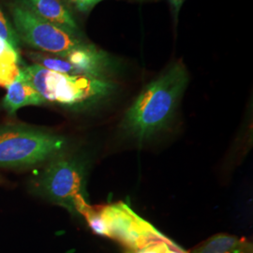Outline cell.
Segmentation results:
<instances>
[{"label": "cell", "mask_w": 253, "mask_h": 253, "mask_svg": "<svg viewBox=\"0 0 253 253\" xmlns=\"http://www.w3.org/2000/svg\"><path fill=\"white\" fill-rule=\"evenodd\" d=\"M185 1L186 0H168L169 5H170L171 9H172V16H173L175 23L177 22V18H178L181 8L184 5Z\"/></svg>", "instance_id": "cell-14"}, {"label": "cell", "mask_w": 253, "mask_h": 253, "mask_svg": "<svg viewBox=\"0 0 253 253\" xmlns=\"http://www.w3.org/2000/svg\"><path fill=\"white\" fill-rule=\"evenodd\" d=\"M59 56L71 63L77 75L111 80L117 69L113 57L89 42Z\"/></svg>", "instance_id": "cell-7"}, {"label": "cell", "mask_w": 253, "mask_h": 253, "mask_svg": "<svg viewBox=\"0 0 253 253\" xmlns=\"http://www.w3.org/2000/svg\"><path fill=\"white\" fill-rule=\"evenodd\" d=\"M37 16L65 31L81 36L80 28L67 5L62 0H17Z\"/></svg>", "instance_id": "cell-8"}, {"label": "cell", "mask_w": 253, "mask_h": 253, "mask_svg": "<svg viewBox=\"0 0 253 253\" xmlns=\"http://www.w3.org/2000/svg\"><path fill=\"white\" fill-rule=\"evenodd\" d=\"M0 37L9 42L14 48L18 49L21 43L18 35L15 31L13 25L9 22V18L6 16L5 12L0 7Z\"/></svg>", "instance_id": "cell-11"}, {"label": "cell", "mask_w": 253, "mask_h": 253, "mask_svg": "<svg viewBox=\"0 0 253 253\" xmlns=\"http://www.w3.org/2000/svg\"><path fill=\"white\" fill-rule=\"evenodd\" d=\"M46 104L45 100L35 87L25 78L23 73L16 81L7 87V93L2 100V107L9 115H14L19 109L27 106H40Z\"/></svg>", "instance_id": "cell-9"}, {"label": "cell", "mask_w": 253, "mask_h": 253, "mask_svg": "<svg viewBox=\"0 0 253 253\" xmlns=\"http://www.w3.org/2000/svg\"><path fill=\"white\" fill-rule=\"evenodd\" d=\"M86 164L63 152L47 162L35 180L38 193L69 211L84 216L90 208L86 194Z\"/></svg>", "instance_id": "cell-4"}, {"label": "cell", "mask_w": 253, "mask_h": 253, "mask_svg": "<svg viewBox=\"0 0 253 253\" xmlns=\"http://www.w3.org/2000/svg\"><path fill=\"white\" fill-rule=\"evenodd\" d=\"M66 140L25 125H0V168L29 167L62 153Z\"/></svg>", "instance_id": "cell-5"}, {"label": "cell", "mask_w": 253, "mask_h": 253, "mask_svg": "<svg viewBox=\"0 0 253 253\" xmlns=\"http://www.w3.org/2000/svg\"><path fill=\"white\" fill-rule=\"evenodd\" d=\"M188 253H253V247L244 237L218 234Z\"/></svg>", "instance_id": "cell-10"}, {"label": "cell", "mask_w": 253, "mask_h": 253, "mask_svg": "<svg viewBox=\"0 0 253 253\" xmlns=\"http://www.w3.org/2000/svg\"><path fill=\"white\" fill-rule=\"evenodd\" d=\"M66 5L71 6L80 12H89L97 4L103 0H62Z\"/></svg>", "instance_id": "cell-13"}, {"label": "cell", "mask_w": 253, "mask_h": 253, "mask_svg": "<svg viewBox=\"0 0 253 253\" xmlns=\"http://www.w3.org/2000/svg\"><path fill=\"white\" fill-rule=\"evenodd\" d=\"M12 63H22L19 50L0 37V65Z\"/></svg>", "instance_id": "cell-12"}, {"label": "cell", "mask_w": 253, "mask_h": 253, "mask_svg": "<svg viewBox=\"0 0 253 253\" xmlns=\"http://www.w3.org/2000/svg\"><path fill=\"white\" fill-rule=\"evenodd\" d=\"M189 81L181 60L171 65L145 85L126 110L119 126L122 133L142 144L163 131L174 118Z\"/></svg>", "instance_id": "cell-1"}, {"label": "cell", "mask_w": 253, "mask_h": 253, "mask_svg": "<svg viewBox=\"0 0 253 253\" xmlns=\"http://www.w3.org/2000/svg\"><path fill=\"white\" fill-rule=\"evenodd\" d=\"M92 232L120 245L125 253H143L172 241L124 202L90 207L83 216Z\"/></svg>", "instance_id": "cell-3"}, {"label": "cell", "mask_w": 253, "mask_h": 253, "mask_svg": "<svg viewBox=\"0 0 253 253\" xmlns=\"http://www.w3.org/2000/svg\"><path fill=\"white\" fill-rule=\"evenodd\" d=\"M9 10L20 42L42 53L63 55L88 43L83 37L73 35L40 18L18 1L9 6Z\"/></svg>", "instance_id": "cell-6"}, {"label": "cell", "mask_w": 253, "mask_h": 253, "mask_svg": "<svg viewBox=\"0 0 253 253\" xmlns=\"http://www.w3.org/2000/svg\"><path fill=\"white\" fill-rule=\"evenodd\" d=\"M22 73L46 103L73 110L98 105L117 90L113 80L55 73L37 64L24 67Z\"/></svg>", "instance_id": "cell-2"}, {"label": "cell", "mask_w": 253, "mask_h": 253, "mask_svg": "<svg viewBox=\"0 0 253 253\" xmlns=\"http://www.w3.org/2000/svg\"><path fill=\"white\" fill-rule=\"evenodd\" d=\"M0 182H1V181H0Z\"/></svg>", "instance_id": "cell-15"}]
</instances>
